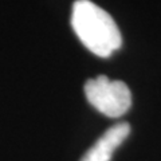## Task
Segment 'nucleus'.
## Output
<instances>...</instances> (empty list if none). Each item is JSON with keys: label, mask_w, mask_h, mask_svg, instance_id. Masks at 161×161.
Returning <instances> with one entry per match:
<instances>
[{"label": "nucleus", "mask_w": 161, "mask_h": 161, "mask_svg": "<svg viewBox=\"0 0 161 161\" xmlns=\"http://www.w3.org/2000/svg\"><path fill=\"white\" fill-rule=\"evenodd\" d=\"M130 126L128 122H118L109 128L101 137L95 141L80 161H110L112 156L121 144L128 138Z\"/></svg>", "instance_id": "nucleus-3"}, {"label": "nucleus", "mask_w": 161, "mask_h": 161, "mask_svg": "<svg viewBox=\"0 0 161 161\" xmlns=\"http://www.w3.org/2000/svg\"><path fill=\"white\" fill-rule=\"evenodd\" d=\"M74 32L89 51L109 58L122 44V36L114 19L90 0H77L71 9Z\"/></svg>", "instance_id": "nucleus-1"}, {"label": "nucleus", "mask_w": 161, "mask_h": 161, "mask_svg": "<svg viewBox=\"0 0 161 161\" xmlns=\"http://www.w3.org/2000/svg\"><path fill=\"white\" fill-rule=\"evenodd\" d=\"M85 94L93 108L112 118L124 115L132 106V93L126 83L106 75L89 79L85 83Z\"/></svg>", "instance_id": "nucleus-2"}]
</instances>
